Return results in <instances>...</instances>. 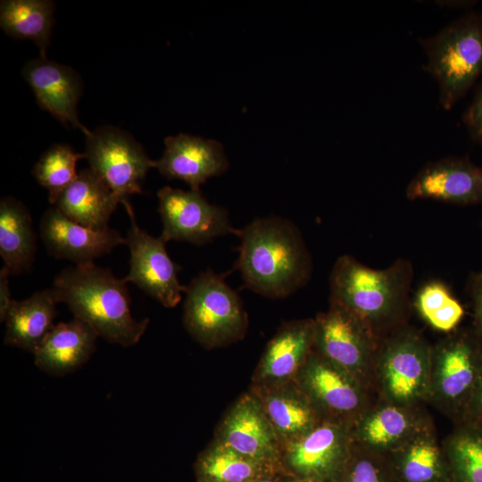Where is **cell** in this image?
<instances>
[{"mask_svg": "<svg viewBox=\"0 0 482 482\" xmlns=\"http://www.w3.org/2000/svg\"><path fill=\"white\" fill-rule=\"evenodd\" d=\"M235 265L246 287L269 298H284L303 287L312 270L303 238L290 220L279 217L253 220L237 236Z\"/></svg>", "mask_w": 482, "mask_h": 482, "instance_id": "obj_1", "label": "cell"}, {"mask_svg": "<svg viewBox=\"0 0 482 482\" xmlns=\"http://www.w3.org/2000/svg\"><path fill=\"white\" fill-rule=\"evenodd\" d=\"M59 303L89 324L109 343L129 347L145 334L150 320H136L130 311V296L124 278L94 262L63 269L52 287Z\"/></svg>", "mask_w": 482, "mask_h": 482, "instance_id": "obj_2", "label": "cell"}, {"mask_svg": "<svg viewBox=\"0 0 482 482\" xmlns=\"http://www.w3.org/2000/svg\"><path fill=\"white\" fill-rule=\"evenodd\" d=\"M412 277L411 263L405 259L375 270L342 255L330 273L329 301L357 315L382 338L403 325Z\"/></svg>", "mask_w": 482, "mask_h": 482, "instance_id": "obj_3", "label": "cell"}, {"mask_svg": "<svg viewBox=\"0 0 482 482\" xmlns=\"http://www.w3.org/2000/svg\"><path fill=\"white\" fill-rule=\"evenodd\" d=\"M420 42L423 69L437 82L440 105L451 110L482 73V17L467 13Z\"/></svg>", "mask_w": 482, "mask_h": 482, "instance_id": "obj_4", "label": "cell"}, {"mask_svg": "<svg viewBox=\"0 0 482 482\" xmlns=\"http://www.w3.org/2000/svg\"><path fill=\"white\" fill-rule=\"evenodd\" d=\"M431 360L432 345L418 330L403 324L384 336L373 370L379 398L399 405L428 402Z\"/></svg>", "mask_w": 482, "mask_h": 482, "instance_id": "obj_5", "label": "cell"}, {"mask_svg": "<svg viewBox=\"0 0 482 482\" xmlns=\"http://www.w3.org/2000/svg\"><path fill=\"white\" fill-rule=\"evenodd\" d=\"M183 323L202 346L215 348L234 343L245 335L247 314L240 296L211 270L195 277L186 288Z\"/></svg>", "mask_w": 482, "mask_h": 482, "instance_id": "obj_6", "label": "cell"}, {"mask_svg": "<svg viewBox=\"0 0 482 482\" xmlns=\"http://www.w3.org/2000/svg\"><path fill=\"white\" fill-rule=\"evenodd\" d=\"M482 374V344L471 328L455 329L432 345L428 402L456 425Z\"/></svg>", "mask_w": 482, "mask_h": 482, "instance_id": "obj_7", "label": "cell"}, {"mask_svg": "<svg viewBox=\"0 0 482 482\" xmlns=\"http://www.w3.org/2000/svg\"><path fill=\"white\" fill-rule=\"evenodd\" d=\"M313 320L314 350L369 388L381 337L357 315L333 303Z\"/></svg>", "mask_w": 482, "mask_h": 482, "instance_id": "obj_8", "label": "cell"}, {"mask_svg": "<svg viewBox=\"0 0 482 482\" xmlns=\"http://www.w3.org/2000/svg\"><path fill=\"white\" fill-rule=\"evenodd\" d=\"M86 159L89 168L112 190L120 204L142 193V182L155 168L142 145L128 132L113 126H101L86 137Z\"/></svg>", "mask_w": 482, "mask_h": 482, "instance_id": "obj_9", "label": "cell"}, {"mask_svg": "<svg viewBox=\"0 0 482 482\" xmlns=\"http://www.w3.org/2000/svg\"><path fill=\"white\" fill-rule=\"evenodd\" d=\"M353 449L349 423L322 420L300 438L281 446L280 468L295 478L339 482Z\"/></svg>", "mask_w": 482, "mask_h": 482, "instance_id": "obj_10", "label": "cell"}, {"mask_svg": "<svg viewBox=\"0 0 482 482\" xmlns=\"http://www.w3.org/2000/svg\"><path fill=\"white\" fill-rule=\"evenodd\" d=\"M294 381L322 420L350 424L370 404L366 386L314 349Z\"/></svg>", "mask_w": 482, "mask_h": 482, "instance_id": "obj_11", "label": "cell"}, {"mask_svg": "<svg viewBox=\"0 0 482 482\" xmlns=\"http://www.w3.org/2000/svg\"><path fill=\"white\" fill-rule=\"evenodd\" d=\"M162 231L160 237L202 245L240 229L232 227L226 209L210 204L200 190L163 187L157 192Z\"/></svg>", "mask_w": 482, "mask_h": 482, "instance_id": "obj_12", "label": "cell"}, {"mask_svg": "<svg viewBox=\"0 0 482 482\" xmlns=\"http://www.w3.org/2000/svg\"><path fill=\"white\" fill-rule=\"evenodd\" d=\"M124 207L130 220L125 237L130 253L129 272L124 280L134 283L166 308L177 306L187 288L178 278L180 267L170 259L160 237L151 236L137 225L130 203Z\"/></svg>", "mask_w": 482, "mask_h": 482, "instance_id": "obj_13", "label": "cell"}, {"mask_svg": "<svg viewBox=\"0 0 482 482\" xmlns=\"http://www.w3.org/2000/svg\"><path fill=\"white\" fill-rule=\"evenodd\" d=\"M431 425L429 416L420 405H399L380 399L370 403L349 428L355 445L388 455Z\"/></svg>", "mask_w": 482, "mask_h": 482, "instance_id": "obj_14", "label": "cell"}, {"mask_svg": "<svg viewBox=\"0 0 482 482\" xmlns=\"http://www.w3.org/2000/svg\"><path fill=\"white\" fill-rule=\"evenodd\" d=\"M216 439L251 459L280 468L281 444L253 392L229 408Z\"/></svg>", "mask_w": 482, "mask_h": 482, "instance_id": "obj_15", "label": "cell"}, {"mask_svg": "<svg viewBox=\"0 0 482 482\" xmlns=\"http://www.w3.org/2000/svg\"><path fill=\"white\" fill-rule=\"evenodd\" d=\"M405 195L410 200L482 204V168L467 157L447 156L430 162L411 179Z\"/></svg>", "mask_w": 482, "mask_h": 482, "instance_id": "obj_16", "label": "cell"}, {"mask_svg": "<svg viewBox=\"0 0 482 482\" xmlns=\"http://www.w3.org/2000/svg\"><path fill=\"white\" fill-rule=\"evenodd\" d=\"M40 237L48 253L75 265L93 263L126 240L113 229L96 230L65 217L55 207L47 209L39 224Z\"/></svg>", "mask_w": 482, "mask_h": 482, "instance_id": "obj_17", "label": "cell"}, {"mask_svg": "<svg viewBox=\"0 0 482 482\" xmlns=\"http://www.w3.org/2000/svg\"><path fill=\"white\" fill-rule=\"evenodd\" d=\"M22 75L43 110L63 125L79 129L86 137L91 133L79 120L77 105L83 84L72 68L39 57L25 64Z\"/></svg>", "mask_w": 482, "mask_h": 482, "instance_id": "obj_18", "label": "cell"}, {"mask_svg": "<svg viewBox=\"0 0 482 482\" xmlns=\"http://www.w3.org/2000/svg\"><path fill=\"white\" fill-rule=\"evenodd\" d=\"M165 150L155 168L170 179L185 181L191 190H200L208 179L223 173L229 162L220 143L179 134L165 138Z\"/></svg>", "mask_w": 482, "mask_h": 482, "instance_id": "obj_19", "label": "cell"}, {"mask_svg": "<svg viewBox=\"0 0 482 482\" xmlns=\"http://www.w3.org/2000/svg\"><path fill=\"white\" fill-rule=\"evenodd\" d=\"M314 349V320L284 323L268 343L253 375L254 386L294 381Z\"/></svg>", "mask_w": 482, "mask_h": 482, "instance_id": "obj_20", "label": "cell"}, {"mask_svg": "<svg viewBox=\"0 0 482 482\" xmlns=\"http://www.w3.org/2000/svg\"><path fill=\"white\" fill-rule=\"evenodd\" d=\"M96 331L74 318L60 322L46 336L34 352L35 365L45 373L62 377L81 368L96 351Z\"/></svg>", "mask_w": 482, "mask_h": 482, "instance_id": "obj_21", "label": "cell"}, {"mask_svg": "<svg viewBox=\"0 0 482 482\" xmlns=\"http://www.w3.org/2000/svg\"><path fill=\"white\" fill-rule=\"evenodd\" d=\"M281 446L293 442L315 428L322 418L295 381L254 386Z\"/></svg>", "mask_w": 482, "mask_h": 482, "instance_id": "obj_22", "label": "cell"}, {"mask_svg": "<svg viewBox=\"0 0 482 482\" xmlns=\"http://www.w3.org/2000/svg\"><path fill=\"white\" fill-rule=\"evenodd\" d=\"M397 482H456L434 425L387 455Z\"/></svg>", "mask_w": 482, "mask_h": 482, "instance_id": "obj_23", "label": "cell"}, {"mask_svg": "<svg viewBox=\"0 0 482 482\" xmlns=\"http://www.w3.org/2000/svg\"><path fill=\"white\" fill-rule=\"evenodd\" d=\"M119 204L112 190L88 168L79 171L54 207L80 225L105 230L110 229L109 220Z\"/></svg>", "mask_w": 482, "mask_h": 482, "instance_id": "obj_24", "label": "cell"}, {"mask_svg": "<svg viewBox=\"0 0 482 482\" xmlns=\"http://www.w3.org/2000/svg\"><path fill=\"white\" fill-rule=\"evenodd\" d=\"M57 303L53 288L37 291L21 301L12 300L4 321V345L33 354L54 326Z\"/></svg>", "mask_w": 482, "mask_h": 482, "instance_id": "obj_25", "label": "cell"}, {"mask_svg": "<svg viewBox=\"0 0 482 482\" xmlns=\"http://www.w3.org/2000/svg\"><path fill=\"white\" fill-rule=\"evenodd\" d=\"M37 237L30 212L20 200L0 201V255L11 275L29 271L37 250Z\"/></svg>", "mask_w": 482, "mask_h": 482, "instance_id": "obj_26", "label": "cell"}, {"mask_svg": "<svg viewBox=\"0 0 482 482\" xmlns=\"http://www.w3.org/2000/svg\"><path fill=\"white\" fill-rule=\"evenodd\" d=\"M54 3L50 0H4L0 4V27L17 39L33 41L46 58L54 24Z\"/></svg>", "mask_w": 482, "mask_h": 482, "instance_id": "obj_27", "label": "cell"}, {"mask_svg": "<svg viewBox=\"0 0 482 482\" xmlns=\"http://www.w3.org/2000/svg\"><path fill=\"white\" fill-rule=\"evenodd\" d=\"M196 482H249L281 470L251 459L216 438L197 456Z\"/></svg>", "mask_w": 482, "mask_h": 482, "instance_id": "obj_28", "label": "cell"}, {"mask_svg": "<svg viewBox=\"0 0 482 482\" xmlns=\"http://www.w3.org/2000/svg\"><path fill=\"white\" fill-rule=\"evenodd\" d=\"M414 306L420 316L434 329L451 333L457 329L465 311L442 281L425 283L416 293Z\"/></svg>", "mask_w": 482, "mask_h": 482, "instance_id": "obj_29", "label": "cell"}, {"mask_svg": "<svg viewBox=\"0 0 482 482\" xmlns=\"http://www.w3.org/2000/svg\"><path fill=\"white\" fill-rule=\"evenodd\" d=\"M456 482H482V431L465 425L442 443Z\"/></svg>", "mask_w": 482, "mask_h": 482, "instance_id": "obj_30", "label": "cell"}, {"mask_svg": "<svg viewBox=\"0 0 482 482\" xmlns=\"http://www.w3.org/2000/svg\"><path fill=\"white\" fill-rule=\"evenodd\" d=\"M85 154L75 152L71 145L55 144L49 147L32 169L37 183L47 189L48 200L53 205L60 195L77 178L76 167Z\"/></svg>", "mask_w": 482, "mask_h": 482, "instance_id": "obj_31", "label": "cell"}, {"mask_svg": "<svg viewBox=\"0 0 482 482\" xmlns=\"http://www.w3.org/2000/svg\"><path fill=\"white\" fill-rule=\"evenodd\" d=\"M339 482H397L387 455L353 444L347 466Z\"/></svg>", "mask_w": 482, "mask_h": 482, "instance_id": "obj_32", "label": "cell"}, {"mask_svg": "<svg viewBox=\"0 0 482 482\" xmlns=\"http://www.w3.org/2000/svg\"><path fill=\"white\" fill-rule=\"evenodd\" d=\"M462 121L471 138L482 146V82L477 87L473 99L462 116Z\"/></svg>", "mask_w": 482, "mask_h": 482, "instance_id": "obj_33", "label": "cell"}, {"mask_svg": "<svg viewBox=\"0 0 482 482\" xmlns=\"http://www.w3.org/2000/svg\"><path fill=\"white\" fill-rule=\"evenodd\" d=\"M468 292L473 306V327L471 329L482 344V270L470 275Z\"/></svg>", "mask_w": 482, "mask_h": 482, "instance_id": "obj_34", "label": "cell"}, {"mask_svg": "<svg viewBox=\"0 0 482 482\" xmlns=\"http://www.w3.org/2000/svg\"><path fill=\"white\" fill-rule=\"evenodd\" d=\"M457 425H465L482 431V374Z\"/></svg>", "mask_w": 482, "mask_h": 482, "instance_id": "obj_35", "label": "cell"}, {"mask_svg": "<svg viewBox=\"0 0 482 482\" xmlns=\"http://www.w3.org/2000/svg\"><path fill=\"white\" fill-rule=\"evenodd\" d=\"M10 271L4 266L0 270V320L4 321L8 309L13 299L11 297L9 287Z\"/></svg>", "mask_w": 482, "mask_h": 482, "instance_id": "obj_36", "label": "cell"}, {"mask_svg": "<svg viewBox=\"0 0 482 482\" xmlns=\"http://www.w3.org/2000/svg\"><path fill=\"white\" fill-rule=\"evenodd\" d=\"M289 478L282 470H278L249 482H287Z\"/></svg>", "mask_w": 482, "mask_h": 482, "instance_id": "obj_37", "label": "cell"}, {"mask_svg": "<svg viewBox=\"0 0 482 482\" xmlns=\"http://www.w3.org/2000/svg\"><path fill=\"white\" fill-rule=\"evenodd\" d=\"M287 482H312V481L299 479V478H295L290 477Z\"/></svg>", "mask_w": 482, "mask_h": 482, "instance_id": "obj_38", "label": "cell"}, {"mask_svg": "<svg viewBox=\"0 0 482 482\" xmlns=\"http://www.w3.org/2000/svg\"><path fill=\"white\" fill-rule=\"evenodd\" d=\"M481 17H482V15H481Z\"/></svg>", "mask_w": 482, "mask_h": 482, "instance_id": "obj_39", "label": "cell"}]
</instances>
